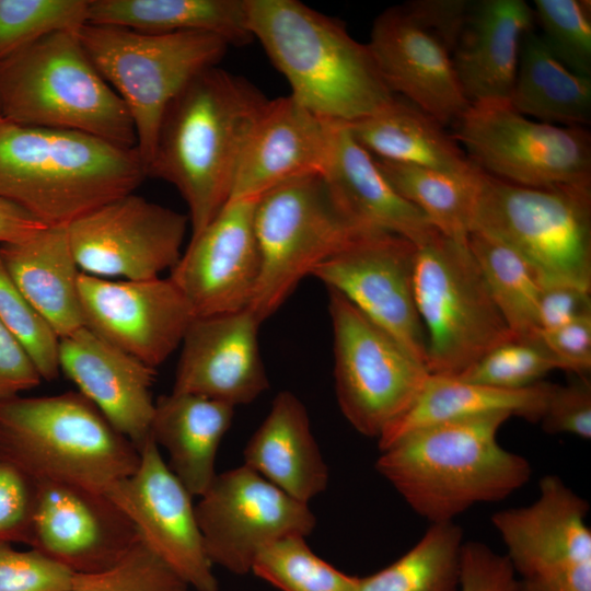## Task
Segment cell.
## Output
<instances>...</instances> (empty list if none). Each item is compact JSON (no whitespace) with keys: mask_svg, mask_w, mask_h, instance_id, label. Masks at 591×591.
Instances as JSON below:
<instances>
[{"mask_svg":"<svg viewBox=\"0 0 591 591\" xmlns=\"http://www.w3.org/2000/svg\"><path fill=\"white\" fill-rule=\"evenodd\" d=\"M268 101L243 77L215 66L193 78L166 107L146 174L178 190L188 207L190 239L230 200Z\"/></svg>","mask_w":591,"mask_h":591,"instance_id":"obj_1","label":"cell"},{"mask_svg":"<svg viewBox=\"0 0 591 591\" xmlns=\"http://www.w3.org/2000/svg\"><path fill=\"white\" fill-rule=\"evenodd\" d=\"M510 417L497 412L414 430L381 450L375 470L430 524L453 521L529 482L530 462L497 440Z\"/></svg>","mask_w":591,"mask_h":591,"instance_id":"obj_2","label":"cell"},{"mask_svg":"<svg viewBox=\"0 0 591 591\" xmlns=\"http://www.w3.org/2000/svg\"><path fill=\"white\" fill-rule=\"evenodd\" d=\"M246 7L253 39L289 82L290 96L310 112L349 124L395 101L368 44L340 21L298 0H246Z\"/></svg>","mask_w":591,"mask_h":591,"instance_id":"obj_3","label":"cell"},{"mask_svg":"<svg viewBox=\"0 0 591 591\" xmlns=\"http://www.w3.org/2000/svg\"><path fill=\"white\" fill-rule=\"evenodd\" d=\"M146 177L137 148L0 116V199L47 227H67Z\"/></svg>","mask_w":591,"mask_h":591,"instance_id":"obj_4","label":"cell"},{"mask_svg":"<svg viewBox=\"0 0 591 591\" xmlns=\"http://www.w3.org/2000/svg\"><path fill=\"white\" fill-rule=\"evenodd\" d=\"M0 455L35 480L105 491L138 466L140 452L79 391L0 403Z\"/></svg>","mask_w":591,"mask_h":591,"instance_id":"obj_5","label":"cell"},{"mask_svg":"<svg viewBox=\"0 0 591 591\" xmlns=\"http://www.w3.org/2000/svg\"><path fill=\"white\" fill-rule=\"evenodd\" d=\"M78 31L47 35L0 62V116L136 148L130 115L89 59Z\"/></svg>","mask_w":591,"mask_h":591,"instance_id":"obj_6","label":"cell"},{"mask_svg":"<svg viewBox=\"0 0 591 591\" xmlns=\"http://www.w3.org/2000/svg\"><path fill=\"white\" fill-rule=\"evenodd\" d=\"M78 35L95 69L126 106L144 169L169 104L198 73L217 66L230 46L202 32L147 34L89 23Z\"/></svg>","mask_w":591,"mask_h":591,"instance_id":"obj_7","label":"cell"},{"mask_svg":"<svg viewBox=\"0 0 591 591\" xmlns=\"http://www.w3.org/2000/svg\"><path fill=\"white\" fill-rule=\"evenodd\" d=\"M472 231L518 252L543 285L591 291V186L532 188L482 171Z\"/></svg>","mask_w":591,"mask_h":591,"instance_id":"obj_8","label":"cell"},{"mask_svg":"<svg viewBox=\"0 0 591 591\" xmlns=\"http://www.w3.org/2000/svg\"><path fill=\"white\" fill-rule=\"evenodd\" d=\"M414 296L426 334L429 374L457 376L515 337L467 244L439 233L417 245Z\"/></svg>","mask_w":591,"mask_h":591,"instance_id":"obj_9","label":"cell"},{"mask_svg":"<svg viewBox=\"0 0 591 591\" xmlns=\"http://www.w3.org/2000/svg\"><path fill=\"white\" fill-rule=\"evenodd\" d=\"M254 230L260 273L248 309L263 323L304 277L364 229L343 212L323 174H310L263 193Z\"/></svg>","mask_w":591,"mask_h":591,"instance_id":"obj_10","label":"cell"},{"mask_svg":"<svg viewBox=\"0 0 591 591\" xmlns=\"http://www.w3.org/2000/svg\"><path fill=\"white\" fill-rule=\"evenodd\" d=\"M453 139L484 173L532 188L591 186V136L518 113L507 100L471 103Z\"/></svg>","mask_w":591,"mask_h":591,"instance_id":"obj_11","label":"cell"},{"mask_svg":"<svg viewBox=\"0 0 591 591\" xmlns=\"http://www.w3.org/2000/svg\"><path fill=\"white\" fill-rule=\"evenodd\" d=\"M336 397L347 421L379 439L414 402L426 366L336 290L328 289Z\"/></svg>","mask_w":591,"mask_h":591,"instance_id":"obj_12","label":"cell"},{"mask_svg":"<svg viewBox=\"0 0 591 591\" xmlns=\"http://www.w3.org/2000/svg\"><path fill=\"white\" fill-rule=\"evenodd\" d=\"M589 503L559 476L540 479L530 505L495 512L513 570L537 591H591Z\"/></svg>","mask_w":591,"mask_h":591,"instance_id":"obj_13","label":"cell"},{"mask_svg":"<svg viewBox=\"0 0 591 591\" xmlns=\"http://www.w3.org/2000/svg\"><path fill=\"white\" fill-rule=\"evenodd\" d=\"M195 511L211 564L240 576L252 571L267 545L288 536L306 537L316 525L309 503L244 464L217 474Z\"/></svg>","mask_w":591,"mask_h":591,"instance_id":"obj_14","label":"cell"},{"mask_svg":"<svg viewBox=\"0 0 591 591\" xmlns=\"http://www.w3.org/2000/svg\"><path fill=\"white\" fill-rule=\"evenodd\" d=\"M417 245L385 231L363 230L311 276L336 290L426 366V334L414 296Z\"/></svg>","mask_w":591,"mask_h":591,"instance_id":"obj_15","label":"cell"},{"mask_svg":"<svg viewBox=\"0 0 591 591\" xmlns=\"http://www.w3.org/2000/svg\"><path fill=\"white\" fill-rule=\"evenodd\" d=\"M188 216L127 194L67 225L82 273L147 280L172 269L182 256Z\"/></svg>","mask_w":591,"mask_h":591,"instance_id":"obj_16","label":"cell"},{"mask_svg":"<svg viewBox=\"0 0 591 591\" xmlns=\"http://www.w3.org/2000/svg\"><path fill=\"white\" fill-rule=\"evenodd\" d=\"M137 468L104 493L128 517L142 542L189 588L219 591L204 544L193 496L150 437Z\"/></svg>","mask_w":591,"mask_h":591,"instance_id":"obj_17","label":"cell"},{"mask_svg":"<svg viewBox=\"0 0 591 591\" xmlns=\"http://www.w3.org/2000/svg\"><path fill=\"white\" fill-rule=\"evenodd\" d=\"M78 290L84 326L154 369L182 344L194 318L170 277L114 281L81 271Z\"/></svg>","mask_w":591,"mask_h":591,"instance_id":"obj_18","label":"cell"},{"mask_svg":"<svg viewBox=\"0 0 591 591\" xmlns=\"http://www.w3.org/2000/svg\"><path fill=\"white\" fill-rule=\"evenodd\" d=\"M28 546L76 573L107 569L140 541L128 517L104 493L36 480Z\"/></svg>","mask_w":591,"mask_h":591,"instance_id":"obj_19","label":"cell"},{"mask_svg":"<svg viewBox=\"0 0 591 591\" xmlns=\"http://www.w3.org/2000/svg\"><path fill=\"white\" fill-rule=\"evenodd\" d=\"M259 197V196H258ZM258 197L231 199L189 244L170 278L194 316L247 309L260 273L254 230Z\"/></svg>","mask_w":591,"mask_h":591,"instance_id":"obj_20","label":"cell"},{"mask_svg":"<svg viewBox=\"0 0 591 591\" xmlns=\"http://www.w3.org/2000/svg\"><path fill=\"white\" fill-rule=\"evenodd\" d=\"M260 324L248 308L194 316L181 344L172 391L233 407L254 402L269 387L258 345Z\"/></svg>","mask_w":591,"mask_h":591,"instance_id":"obj_21","label":"cell"},{"mask_svg":"<svg viewBox=\"0 0 591 591\" xmlns=\"http://www.w3.org/2000/svg\"><path fill=\"white\" fill-rule=\"evenodd\" d=\"M368 47L390 91L442 126H452L468 108L451 53L403 5L374 20Z\"/></svg>","mask_w":591,"mask_h":591,"instance_id":"obj_22","label":"cell"},{"mask_svg":"<svg viewBox=\"0 0 591 591\" xmlns=\"http://www.w3.org/2000/svg\"><path fill=\"white\" fill-rule=\"evenodd\" d=\"M59 367L138 450L150 436L155 369L85 326L59 339Z\"/></svg>","mask_w":591,"mask_h":591,"instance_id":"obj_23","label":"cell"},{"mask_svg":"<svg viewBox=\"0 0 591 591\" xmlns=\"http://www.w3.org/2000/svg\"><path fill=\"white\" fill-rule=\"evenodd\" d=\"M336 124L290 95L269 100L243 152L230 200L258 197L296 177L323 174Z\"/></svg>","mask_w":591,"mask_h":591,"instance_id":"obj_24","label":"cell"},{"mask_svg":"<svg viewBox=\"0 0 591 591\" xmlns=\"http://www.w3.org/2000/svg\"><path fill=\"white\" fill-rule=\"evenodd\" d=\"M533 8L523 0L473 1L452 53L470 103L509 100L524 36L533 31Z\"/></svg>","mask_w":591,"mask_h":591,"instance_id":"obj_25","label":"cell"},{"mask_svg":"<svg viewBox=\"0 0 591 591\" xmlns=\"http://www.w3.org/2000/svg\"><path fill=\"white\" fill-rule=\"evenodd\" d=\"M323 176L339 208L357 227L391 232L416 245L439 234L426 216L391 186L345 124L335 126Z\"/></svg>","mask_w":591,"mask_h":591,"instance_id":"obj_26","label":"cell"},{"mask_svg":"<svg viewBox=\"0 0 591 591\" xmlns=\"http://www.w3.org/2000/svg\"><path fill=\"white\" fill-rule=\"evenodd\" d=\"M243 459L245 466L305 503L328 484V467L312 433L306 408L289 391L276 395L246 443Z\"/></svg>","mask_w":591,"mask_h":591,"instance_id":"obj_27","label":"cell"},{"mask_svg":"<svg viewBox=\"0 0 591 591\" xmlns=\"http://www.w3.org/2000/svg\"><path fill=\"white\" fill-rule=\"evenodd\" d=\"M0 257L15 286L59 338L84 326L79 299V267L67 227H46L0 244Z\"/></svg>","mask_w":591,"mask_h":591,"instance_id":"obj_28","label":"cell"},{"mask_svg":"<svg viewBox=\"0 0 591 591\" xmlns=\"http://www.w3.org/2000/svg\"><path fill=\"white\" fill-rule=\"evenodd\" d=\"M234 409L219 401L173 391L154 402L150 436L167 452V466L193 497L202 495L217 475L218 449Z\"/></svg>","mask_w":591,"mask_h":591,"instance_id":"obj_29","label":"cell"},{"mask_svg":"<svg viewBox=\"0 0 591 591\" xmlns=\"http://www.w3.org/2000/svg\"><path fill=\"white\" fill-rule=\"evenodd\" d=\"M373 158L450 173L467 174L477 166L444 126L408 101L345 124Z\"/></svg>","mask_w":591,"mask_h":591,"instance_id":"obj_30","label":"cell"},{"mask_svg":"<svg viewBox=\"0 0 591 591\" xmlns=\"http://www.w3.org/2000/svg\"><path fill=\"white\" fill-rule=\"evenodd\" d=\"M547 389L543 381L523 390H502L430 374L410 406L380 436L379 449L427 426L497 412L538 422Z\"/></svg>","mask_w":591,"mask_h":591,"instance_id":"obj_31","label":"cell"},{"mask_svg":"<svg viewBox=\"0 0 591 591\" xmlns=\"http://www.w3.org/2000/svg\"><path fill=\"white\" fill-rule=\"evenodd\" d=\"M88 23L147 34L202 32L239 46L253 40L246 0H90Z\"/></svg>","mask_w":591,"mask_h":591,"instance_id":"obj_32","label":"cell"},{"mask_svg":"<svg viewBox=\"0 0 591 591\" xmlns=\"http://www.w3.org/2000/svg\"><path fill=\"white\" fill-rule=\"evenodd\" d=\"M508 102L518 113L537 121L587 127L591 121V77L568 69L542 36L531 31L521 44Z\"/></svg>","mask_w":591,"mask_h":591,"instance_id":"obj_33","label":"cell"},{"mask_svg":"<svg viewBox=\"0 0 591 591\" xmlns=\"http://www.w3.org/2000/svg\"><path fill=\"white\" fill-rule=\"evenodd\" d=\"M374 160L391 186L417 207L441 235L467 244L482 170L459 174Z\"/></svg>","mask_w":591,"mask_h":591,"instance_id":"obj_34","label":"cell"},{"mask_svg":"<svg viewBox=\"0 0 591 591\" xmlns=\"http://www.w3.org/2000/svg\"><path fill=\"white\" fill-rule=\"evenodd\" d=\"M467 246L513 335L538 337L537 304L543 282L535 268L513 248L479 231L470 233Z\"/></svg>","mask_w":591,"mask_h":591,"instance_id":"obj_35","label":"cell"},{"mask_svg":"<svg viewBox=\"0 0 591 591\" xmlns=\"http://www.w3.org/2000/svg\"><path fill=\"white\" fill-rule=\"evenodd\" d=\"M463 543L454 521L432 523L394 563L359 578L355 591H457Z\"/></svg>","mask_w":591,"mask_h":591,"instance_id":"obj_36","label":"cell"},{"mask_svg":"<svg viewBox=\"0 0 591 591\" xmlns=\"http://www.w3.org/2000/svg\"><path fill=\"white\" fill-rule=\"evenodd\" d=\"M251 572L281 591H355L359 580L318 557L303 536L267 545L256 556Z\"/></svg>","mask_w":591,"mask_h":591,"instance_id":"obj_37","label":"cell"},{"mask_svg":"<svg viewBox=\"0 0 591 591\" xmlns=\"http://www.w3.org/2000/svg\"><path fill=\"white\" fill-rule=\"evenodd\" d=\"M90 0H0V62L38 39L88 23Z\"/></svg>","mask_w":591,"mask_h":591,"instance_id":"obj_38","label":"cell"},{"mask_svg":"<svg viewBox=\"0 0 591 591\" xmlns=\"http://www.w3.org/2000/svg\"><path fill=\"white\" fill-rule=\"evenodd\" d=\"M555 369H559V364L541 336L514 337L489 350L454 378L496 389L523 390L542 382Z\"/></svg>","mask_w":591,"mask_h":591,"instance_id":"obj_39","label":"cell"},{"mask_svg":"<svg viewBox=\"0 0 591 591\" xmlns=\"http://www.w3.org/2000/svg\"><path fill=\"white\" fill-rule=\"evenodd\" d=\"M533 12L552 53L575 73L591 77L590 1L535 0Z\"/></svg>","mask_w":591,"mask_h":591,"instance_id":"obj_40","label":"cell"},{"mask_svg":"<svg viewBox=\"0 0 591 591\" xmlns=\"http://www.w3.org/2000/svg\"><path fill=\"white\" fill-rule=\"evenodd\" d=\"M0 322L19 340L43 380H55L59 372V337L22 294L0 257Z\"/></svg>","mask_w":591,"mask_h":591,"instance_id":"obj_41","label":"cell"},{"mask_svg":"<svg viewBox=\"0 0 591 591\" xmlns=\"http://www.w3.org/2000/svg\"><path fill=\"white\" fill-rule=\"evenodd\" d=\"M189 586L140 538L114 566L76 573L69 591H189Z\"/></svg>","mask_w":591,"mask_h":591,"instance_id":"obj_42","label":"cell"},{"mask_svg":"<svg viewBox=\"0 0 591 591\" xmlns=\"http://www.w3.org/2000/svg\"><path fill=\"white\" fill-rule=\"evenodd\" d=\"M76 572L31 548L0 544V591H69Z\"/></svg>","mask_w":591,"mask_h":591,"instance_id":"obj_43","label":"cell"},{"mask_svg":"<svg viewBox=\"0 0 591 591\" xmlns=\"http://www.w3.org/2000/svg\"><path fill=\"white\" fill-rule=\"evenodd\" d=\"M37 483L0 455V544H28Z\"/></svg>","mask_w":591,"mask_h":591,"instance_id":"obj_44","label":"cell"},{"mask_svg":"<svg viewBox=\"0 0 591 591\" xmlns=\"http://www.w3.org/2000/svg\"><path fill=\"white\" fill-rule=\"evenodd\" d=\"M549 434L568 433L591 438V383L587 376L567 385L548 383L545 405L538 420Z\"/></svg>","mask_w":591,"mask_h":591,"instance_id":"obj_45","label":"cell"},{"mask_svg":"<svg viewBox=\"0 0 591 591\" xmlns=\"http://www.w3.org/2000/svg\"><path fill=\"white\" fill-rule=\"evenodd\" d=\"M518 581L506 555L482 542L463 543L457 591H515Z\"/></svg>","mask_w":591,"mask_h":591,"instance_id":"obj_46","label":"cell"},{"mask_svg":"<svg viewBox=\"0 0 591 591\" xmlns=\"http://www.w3.org/2000/svg\"><path fill=\"white\" fill-rule=\"evenodd\" d=\"M540 336L556 358L559 369L587 376L591 370V316L564 326L541 331Z\"/></svg>","mask_w":591,"mask_h":591,"instance_id":"obj_47","label":"cell"},{"mask_svg":"<svg viewBox=\"0 0 591 591\" xmlns=\"http://www.w3.org/2000/svg\"><path fill=\"white\" fill-rule=\"evenodd\" d=\"M473 1L417 0L403 4L424 27L431 31L453 53L466 24Z\"/></svg>","mask_w":591,"mask_h":591,"instance_id":"obj_48","label":"cell"},{"mask_svg":"<svg viewBox=\"0 0 591 591\" xmlns=\"http://www.w3.org/2000/svg\"><path fill=\"white\" fill-rule=\"evenodd\" d=\"M591 316V291L567 283H546L537 304L541 331H549Z\"/></svg>","mask_w":591,"mask_h":591,"instance_id":"obj_49","label":"cell"},{"mask_svg":"<svg viewBox=\"0 0 591 591\" xmlns=\"http://www.w3.org/2000/svg\"><path fill=\"white\" fill-rule=\"evenodd\" d=\"M42 380L26 350L0 322V403L36 387Z\"/></svg>","mask_w":591,"mask_h":591,"instance_id":"obj_50","label":"cell"},{"mask_svg":"<svg viewBox=\"0 0 591 591\" xmlns=\"http://www.w3.org/2000/svg\"><path fill=\"white\" fill-rule=\"evenodd\" d=\"M46 227L24 209L0 199V244L27 237Z\"/></svg>","mask_w":591,"mask_h":591,"instance_id":"obj_51","label":"cell"},{"mask_svg":"<svg viewBox=\"0 0 591 591\" xmlns=\"http://www.w3.org/2000/svg\"><path fill=\"white\" fill-rule=\"evenodd\" d=\"M515 591H537V590L522 582L521 580H519Z\"/></svg>","mask_w":591,"mask_h":591,"instance_id":"obj_52","label":"cell"}]
</instances>
